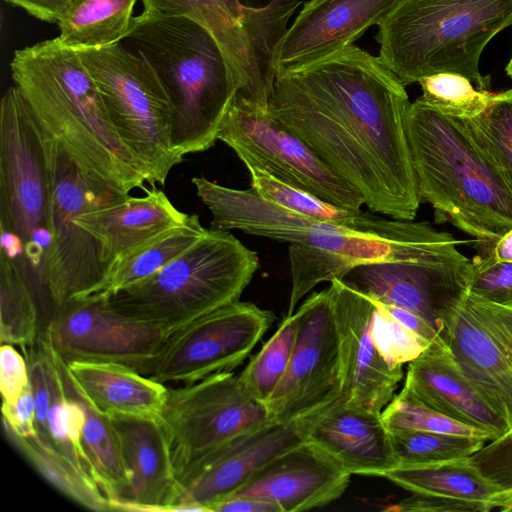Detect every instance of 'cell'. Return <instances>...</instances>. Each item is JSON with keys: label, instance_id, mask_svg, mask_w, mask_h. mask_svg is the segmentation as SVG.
<instances>
[{"label": "cell", "instance_id": "obj_1", "mask_svg": "<svg viewBox=\"0 0 512 512\" xmlns=\"http://www.w3.org/2000/svg\"><path fill=\"white\" fill-rule=\"evenodd\" d=\"M405 85L378 57L351 45L277 73L269 112L373 213L413 220L420 197L406 132Z\"/></svg>", "mask_w": 512, "mask_h": 512}, {"label": "cell", "instance_id": "obj_2", "mask_svg": "<svg viewBox=\"0 0 512 512\" xmlns=\"http://www.w3.org/2000/svg\"><path fill=\"white\" fill-rule=\"evenodd\" d=\"M214 230H239L288 243L292 288L287 316L315 286L342 279L355 266L376 262L441 263L466 259V243L426 222L385 218L362 210L347 221L312 218L246 190L193 177Z\"/></svg>", "mask_w": 512, "mask_h": 512}, {"label": "cell", "instance_id": "obj_3", "mask_svg": "<svg viewBox=\"0 0 512 512\" xmlns=\"http://www.w3.org/2000/svg\"><path fill=\"white\" fill-rule=\"evenodd\" d=\"M10 70L45 133L89 179L122 195L148 190L76 50L57 37L37 42L14 52Z\"/></svg>", "mask_w": 512, "mask_h": 512}, {"label": "cell", "instance_id": "obj_4", "mask_svg": "<svg viewBox=\"0 0 512 512\" xmlns=\"http://www.w3.org/2000/svg\"><path fill=\"white\" fill-rule=\"evenodd\" d=\"M406 132L421 201L479 242L512 229V190L464 121L421 97L409 106Z\"/></svg>", "mask_w": 512, "mask_h": 512}, {"label": "cell", "instance_id": "obj_5", "mask_svg": "<svg viewBox=\"0 0 512 512\" xmlns=\"http://www.w3.org/2000/svg\"><path fill=\"white\" fill-rule=\"evenodd\" d=\"M123 41L150 64L170 97L175 153L184 159L211 148L236 95L211 34L186 17L143 10L133 18Z\"/></svg>", "mask_w": 512, "mask_h": 512}, {"label": "cell", "instance_id": "obj_6", "mask_svg": "<svg viewBox=\"0 0 512 512\" xmlns=\"http://www.w3.org/2000/svg\"><path fill=\"white\" fill-rule=\"evenodd\" d=\"M511 25L512 0H401L377 25L378 58L403 85L446 72L488 90L480 57Z\"/></svg>", "mask_w": 512, "mask_h": 512}, {"label": "cell", "instance_id": "obj_7", "mask_svg": "<svg viewBox=\"0 0 512 512\" xmlns=\"http://www.w3.org/2000/svg\"><path fill=\"white\" fill-rule=\"evenodd\" d=\"M259 258L230 231L208 229L155 274L110 295L114 308L155 324L169 335L185 324L239 300Z\"/></svg>", "mask_w": 512, "mask_h": 512}, {"label": "cell", "instance_id": "obj_8", "mask_svg": "<svg viewBox=\"0 0 512 512\" xmlns=\"http://www.w3.org/2000/svg\"><path fill=\"white\" fill-rule=\"evenodd\" d=\"M94 79L110 120L147 183L164 185L183 161L173 150V105L155 70L122 42L76 50Z\"/></svg>", "mask_w": 512, "mask_h": 512}, {"label": "cell", "instance_id": "obj_9", "mask_svg": "<svg viewBox=\"0 0 512 512\" xmlns=\"http://www.w3.org/2000/svg\"><path fill=\"white\" fill-rule=\"evenodd\" d=\"M145 11L186 17L208 31L236 96L268 107L278 49L301 0H141Z\"/></svg>", "mask_w": 512, "mask_h": 512}, {"label": "cell", "instance_id": "obj_10", "mask_svg": "<svg viewBox=\"0 0 512 512\" xmlns=\"http://www.w3.org/2000/svg\"><path fill=\"white\" fill-rule=\"evenodd\" d=\"M47 138L52 175V241L38 278L55 308L99 292L109 273L98 241L76 222V216L129 195L113 192L89 179L61 145L48 135Z\"/></svg>", "mask_w": 512, "mask_h": 512}, {"label": "cell", "instance_id": "obj_11", "mask_svg": "<svg viewBox=\"0 0 512 512\" xmlns=\"http://www.w3.org/2000/svg\"><path fill=\"white\" fill-rule=\"evenodd\" d=\"M52 175L47 135L20 89L0 104V228L24 245L50 230Z\"/></svg>", "mask_w": 512, "mask_h": 512}, {"label": "cell", "instance_id": "obj_12", "mask_svg": "<svg viewBox=\"0 0 512 512\" xmlns=\"http://www.w3.org/2000/svg\"><path fill=\"white\" fill-rule=\"evenodd\" d=\"M41 332L65 363H113L146 376L169 336L160 326L118 311L104 292L53 308Z\"/></svg>", "mask_w": 512, "mask_h": 512}, {"label": "cell", "instance_id": "obj_13", "mask_svg": "<svg viewBox=\"0 0 512 512\" xmlns=\"http://www.w3.org/2000/svg\"><path fill=\"white\" fill-rule=\"evenodd\" d=\"M218 140L276 178L337 206L360 211L359 192L327 166L300 138L261 106L235 95L220 123Z\"/></svg>", "mask_w": 512, "mask_h": 512}, {"label": "cell", "instance_id": "obj_14", "mask_svg": "<svg viewBox=\"0 0 512 512\" xmlns=\"http://www.w3.org/2000/svg\"><path fill=\"white\" fill-rule=\"evenodd\" d=\"M161 422L176 471L193 458L274 421L238 375L222 372L178 388L168 387Z\"/></svg>", "mask_w": 512, "mask_h": 512}, {"label": "cell", "instance_id": "obj_15", "mask_svg": "<svg viewBox=\"0 0 512 512\" xmlns=\"http://www.w3.org/2000/svg\"><path fill=\"white\" fill-rule=\"evenodd\" d=\"M298 329L285 374L265 403L275 423L320 415L341 401L338 334L329 288L313 292L295 311Z\"/></svg>", "mask_w": 512, "mask_h": 512}, {"label": "cell", "instance_id": "obj_16", "mask_svg": "<svg viewBox=\"0 0 512 512\" xmlns=\"http://www.w3.org/2000/svg\"><path fill=\"white\" fill-rule=\"evenodd\" d=\"M275 319L271 311L239 300L172 332L149 377L163 383L192 384L232 372L250 355Z\"/></svg>", "mask_w": 512, "mask_h": 512}, {"label": "cell", "instance_id": "obj_17", "mask_svg": "<svg viewBox=\"0 0 512 512\" xmlns=\"http://www.w3.org/2000/svg\"><path fill=\"white\" fill-rule=\"evenodd\" d=\"M321 415L286 424L273 422L188 461L175 471L179 491L175 512H211L215 503L244 485L268 462L306 441Z\"/></svg>", "mask_w": 512, "mask_h": 512}, {"label": "cell", "instance_id": "obj_18", "mask_svg": "<svg viewBox=\"0 0 512 512\" xmlns=\"http://www.w3.org/2000/svg\"><path fill=\"white\" fill-rule=\"evenodd\" d=\"M443 340L464 375L511 427L512 306L468 292Z\"/></svg>", "mask_w": 512, "mask_h": 512}, {"label": "cell", "instance_id": "obj_19", "mask_svg": "<svg viewBox=\"0 0 512 512\" xmlns=\"http://www.w3.org/2000/svg\"><path fill=\"white\" fill-rule=\"evenodd\" d=\"M471 273L469 258L441 263L387 261L355 266L341 280L379 302L420 315L443 339L469 292Z\"/></svg>", "mask_w": 512, "mask_h": 512}, {"label": "cell", "instance_id": "obj_20", "mask_svg": "<svg viewBox=\"0 0 512 512\" xmlns=\"http://www.w3.org/2000/svg\"><path fill=\"white\" fill-rule=\"evenodd\" d=\"M338 334L341 401L354 408L381 413L403 378L402 366L388 364L373 341L375 301L341 279L328 286Z\"/></svg>", "mask_w": 512, "mask_h": 512}, {"label": "cell", "instance_id": "obj_21", "mask_svg": "<svg viewBox=\"0 0 512 512\" xmlns=\"http://www.w3.org/2000/svg\"><path fill=\"white\" fill-rule=\"evenodd\" d=\"M350 477L334 458L306 440L268 462L224 499H261L282 512L306 511L340 498Z\"/></svg>", "mask_w": 512, "mask_h": 512}, {"label": "cell", "instance_id": "obj_22", "mask_svg": "<svg viewBox=\"0 0 512 512\" xmlns=\"http://www.w3.org/2000/svg\"><path fill=\"white\" fill-rule=\"evenodd\" d=\"M401 0H309L278 49L277 73L343 50L378 25Z\"/></svg>", "mask_w": 512, "mask_h": 512}, {"label": "cell", "instance_id": "obj_23", "mask_svg": "<svg viewBox=\"0 0 512 512\" xmlns=\"http://www.w3.org/2000/svg\"><path fill=\"white\" fill-rule=\"evenodd\" d=\"M109 416L130 476L128 499L114 510L175 512L178 483L171 443L161 420Z\"/></svg>", "mask_w": 512, "mask_h": 512}, {"label": "cell", "instance_id": "obj_24", "mask_svg": "<svg viewBox=\"0 0 512 512\" xmlns=\"http://www.w3.org/2000/svg\"><path fill=\"white\" fill-rule=\"evenodd\" d=\"M403 388L423 404L494 439L510 428L464 375L442 338L408 363Z\"/></svg>", "mask_w": 512, "mask_h": 512}, {"label": "cell", "instance_id": "obj_25", "mask_svg": "<svg viewBox=\"0 0 512 512\" xmlns=\"http://www.w3.org/2000/svg\"><path fill=\"white\" fill-rule=\"evenodd\" d=\"M307 440L351 475L384 477L397 468L391 434L381 413L350 407L340 401L317 419Z\"/></svg>", "mask_w": 512, "mask_h": 512}, {"label": "cell", "instance_id": "obj_26", "mask_svg": "<svg viewBox=\"0 0 512 512\" xmlns=\"http://www.w3.org/2000/svg\"><path fill=\"white\" fill-rule=\"evenodd\" d=\"M145 193L76 216V222L98 241L109 270L117 260L184 223L189 216L178 210L162 190L155 187Z\"/></svg>", "mask_w": 512, "mask_h": 512}, {"label": "cell", "instance_id": "obj_27", "mask_svg": "<svg viewBox=\"0 0 512 512\" xmlns=\"http://www.w3.org/2000/svg\"><path fill=\"white\" fill-rule=\"evenodd\" d=\"M83 396L107 415L161 420L168 387L127 366L113 363H66Z\"/></svg>", "mask_w": 512, "mask_h": 512}, {"label": "cell", "instance_id": "obj_28", "mask_svg": "<svg viewBox=\"0 0 512 512\" xmlns=\"http://www.w3.org/2000/svg\"><path fill=\"white\" fill-rule=\"evenodd\" d=\"M61 367L67 390L77 398L85 413L82 442L92 479L114 510L116 504L128 499L130 491V476L118 435L110 416L95 408L73 383L62 359Z\"/></svg>", "mask_w": 512, "mask_h": 512}, {"label": "cell", "instance_id": "obj_29", "mask_svg": "<svg viewBox=\"0 0 512 512\" xmlns=\"http://www.w3.org/2000/svg\"><path fill=\"white\" fill-rule=\"evenodd\" d=\"M384 478L411 493H423L478 503L493 510L495 496L503 490L482 475L470 457L432 464L396 468Z\"/></svg>", "mask_w": 512, "mask_h": 512}, {"label": "cell", "instance_id": "obj_30", "mask_svg": "<svg viewBox=\"0 0 512 512\" xmlns=\"http://www.w3.org/2000/svg\"><path fill=\"white\" fill-rule=\"evenodd\" d=\"M137 0H74L56 23L66 47L95 49L122 42Z\"/></svg>", "mask_w": 512, "mask_h": 512}, {"label": "cell", "instance_id": "obj_31", "mask_svg": "<svg viewBox=\"0 0 512 512\" xmlns=\"http://www.w3.org/2000/svg\"><path fill=\"white\" fill-rule=\"evenodd\" d=\"M48 343L50 405L46 424L37 431V437L47 447L68 458L82 473L92 479L82 442L85 413L77 398L67 390L61 359L49 341Z\"/></svg>", "mask_w": 512, "mask_h": 512}, {"label": "cell", "instance_id": "obj_32", "mask_svg": "<svg viewBox=\"0 0 512 512\" xmlns=\"http://www.w3.org/2000/svg\"><path fill=\"white\" fill-rule=\"evenodd\" d=\"M207 230L198 215H189L184 223L168 229L117 260L99 292L111 295L150 277L196 243Z\"/></svg>", "mask_w": 512, "mask_h": 512}, {"label": "cell", "instance_id": "obj_33", "mask_svg": "<svg viewBox=\"0 0 512 512\" xmlns=\"http://www.w3.org/2000/svg\"><path fill=\"white\" fill-rule=\"evenodd\" d=\"M22 261L0 254V341L22 351L38 341L42 327L32 285Z\"/></svg>", "mask_w": 512, "mask_h": 512}, {"label": "cell", "instance_id": "obj_34", "mask_svg": "<svg viewBox=\"0 0 512 512\" xmlns=\"http://www.w3.org/2000/svg\"><path fill=\"white\" fill-rule=\"evenodd\" d=\"M23 457L58 491L77 504L98 512L111 511L98 485L68 458L47 447L36 436H19L4 431Z\"/></svg>", "mask_w": 512, "mask_h": 512}, {"label": "cell", "instance_id": "obj_35", "mask_svg": "<svg viewBox=\"0 0 512 512\" xmlns=\"http://www.w3.org/2000/svg\"><path fill=\"white\" fill-rule=\"evenodd\" d=\"M297 329L298 319L294 312L286 316L276 332L238 375L245 389L264 405L287 370Z\"/></svg>", "mask_w": 512, "mask_h": 512}, {"label": "cell", "instance_id": "obj_36", "mask_svg": "<svg viewBox=\"0 0 512 512\" xmlns=\"http://www.w3.org/2000/svg\"><path fill=\"white\" fill-rule=\"evenodd\" d=\"M397 468H407L470 457L487 441L435 432L390 431Z\"/></svg>", "mask_w": 512, "mask_h": 512}, {"label": "cell", "instance_id": "obj_37", "mask_svg": "<svg viewBox=\"0 0 512 512\" xmlns=\"http://www.w3.org/2000/svg\"><path fill=\"white\" fill-rule=\"evenodd\" d=\"M246 166L251 188L262 198L298 214L312 218L347 221L360 211L346 209L287 182H284L249 158H239Z\"/></svg>", "mask_w": 512, "mask_h": 512}, {"label": "cell", "instance_id": "obj_38", "mask_svg": "<svg viewBox=\"0 0 512 512\" xmlns=\"http://www.w3.org/2000/svg\"><path fill=\"white\" fill-rule=\"evenodd\" d=\"M462 120L512 190V89L495 93L482 113Z\"/></svg>", "mask_w": 512, "mask_h": 512}, {"label": "cell", "instance_id": "obj_39", "mask_svg": "<svg viewBox=\"0 0 512 512\" xmlns=\"http://www.w3.org/2000/svg\"><path fill=\"white\" fill-rule=\"evenodd\" d=\"M381 417L389 431L415 430L474 437L487 442L494 440L489 432L438 412L417 400L404 388L394 395L381 412Z\"/></svg>", "mask_w": 512, "mask_h": 512}, {"label": "cell", "instance_id": "obj_40", "mask_svg": "<svg viewBox=\"0 0 512 512\" xmlns=\"http://www.w3.org/2000/svg\"><path fill=\"white\" fill-rule=\"evenodd\" d=\"M421 98L444 115L470 119L482 113L495 93L480 90L465 76L455 73H437L418 82Z\"/></svg>", "mask_w": 512, "mask_h": 512}, {"label": "cell", "instance_id": "obj_41", "mask_svg": "<svg viewBox=\"0 0 512 512\" xmlns=\"http://www.w3.org/2000/svg\"><path fill=\"white\" fill-rule=\"evenodd\" d=\"M374 301L371 332L383 359L392 366H403L416 359L430 344L393 318L383 303Z\"/></svg>", "mask_w": 512, "mask_h": 512}, {"label": "cell", "instance_id": "obj_42", "mask_svg": "<svg viewBox=\"0 0 512 512\" xmlns=\"http://www.w3.org/2000/svg\"><path fill=\"white\" fill-rule=\"evenodd\" d=\"M471 260L469 293L493 303L512 306V262L491 261L479 254Z\"/></svg>", "mask_w": 512, "mask_h": 512}, {"label": "cell", "instance_id": "obj_43", "mask_svg": "<svg viewBox=\"0 0 512 512\" xmlns=\"http://www.w3.org/2000/svg\"><path fill=\"white\" fill-rule=\"evenodd\" d=\"M478 471L502 489L512 488V426L470 456Z\"/></svg>", "mask_w": 512, "mask_h": 512}, {"label": "cell", "instance_id": "obj_44", "mask_svg": "<svg viewBox=\"0 0 512 512\" xmlns=\"http://www.w3.org/2000/svg\"><path fill=\"white\" fill-rule=\"evenodd\" d=\"M30 384L26 358L14 345L1 344L0 349V391L2 404H13Z\"/></svg>", "mask_w": 512, "mask_h": 512}, {"label": "cell", "instance_id": "obj_45", "mask_svg": "<svg viewBox=\"0 0 512 512\" xmlns=\"http://www.w3.org/2000/svg\"><path fill=\"white\" fill-rule=\"evenodd\" d=\"M394 512H489L487 506L437 495L412 493L385 508Z\"/></svg>", "mask_w": 512, "mask_h": 512}, {"label": "cell", "instance_id": "obj_46", "mask_svg": "<svg viewBox=\"0 0 512 512\" xmlns=\"http://www.w3.org/2000/svg\"><path fill=\"white\" fill-rule=\"evenodd\" d=\"M4 431L19 436H36V406L31 383L13 404H2Z\"/></svg>", "mask_w": 512, "mask_h": 512}, {"label": "cell", "instance_id": "obj_47", "mask_svg": "<svg viewBox=\"0 0 512 512\" xmlns=\"http://www.w3.org/2000/svg\"><path fill=\"white\" fill-rule=\"evenodd\" d=\"M29 15L48 23H57L74 0H5Z\"/></svg>", "mask_w": 512, "mask_h": 512}, {"label": "cell", "instance_id": "obj_48", "mask_svg": "<svg viewBox=\"0 0 512 512\" xmlns=\"http://www.w3.org/2000/svg\"><path fill=\"white\" fill-rule=\"evenodd\" d=\"M383 305L393 318L429 344L441 338L439 333L420 315L399 306L384 303Z\"/></svg>", "mask_w": 512, "mask_h": 512}, {"label": "cell", "instance_id": "obj_49", "mask_svg": "<svg viewBox=\"0 0 512 512\" xmlns=\"http://www.w3.org/2000/svg\"><path fill=\"white\" fill-rule=\"evenodd\" d=\"M211 512H282L281 508L270 502L254 498H227L211 508Z\"/></svg>", "mask_w": 512, "mask_h": 512}, {"label": "cell", "instance_id": "obj_50", "mask_svg": "<svg viewBox=\"0 0 512 512\" xmlns=\"http://www.w3.org/2000/svg\"><path fill=\"white\" fill-rule=\"evenodd\" d=\"M482 255L491 261L512 262V229L502 235L494 242L476 241Z\"/></svg>", "mask_w": 512, "mask_h": 512}, {"label": "cell", "instance_id": "obj_51", "mask_svg": "<svg viewBox=\"0 0 512 512\" xmlns=\"http://www.w3.org/2000/svg\"><path fill=\"white\" fill-rule=\"evenodd\" d=\"M494 509L512 512V488L501 490L494 498Z\"/></svg>", "mask_w": 512, "mask_h": 512}, {"label": "cell", "instance_id": "obj_52", "mask_svg": "<svg viewBox=\"0 0 512 512\" xmlns=\"http://www.w3.org/2000/svg\"><path fill=\"white\" fill-rule=\"evenodd\" d=\"M506 74L512 79V56L505 67Z\"/></svg>", "mask_w": 512, "mask_h": 512}]
</instances>
